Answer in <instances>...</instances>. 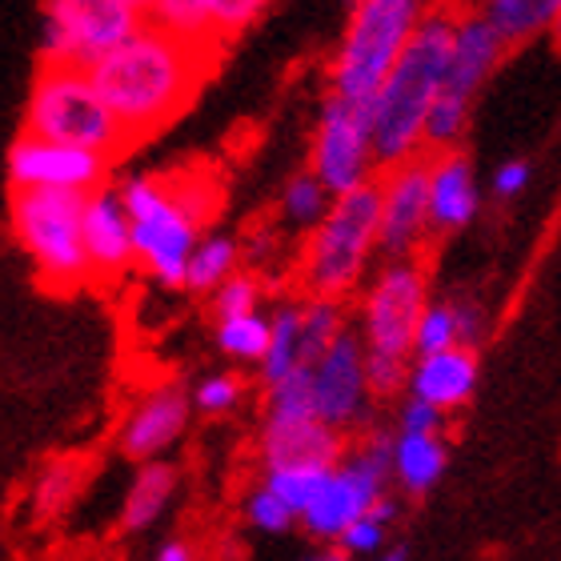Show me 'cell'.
<instances>
[{
  "label": "cell",
  "instance_id": "6da1fadb",
  "mask_svg": "<svg viewBox=\"0 0 561 561\" xmlns=\"http://www.w3.org/2000/svg\"><path fill=\"white\" fill-rule=\"evenodd\" d=\"M209 57L213 53H205V48H193L145 24L129 45H121L117 53L96 60L89 77H93L96 93L105 96V105L117 113L129 140L137 145L161 125H169L193 101L197 84L205 81Z\"/></svg>",
  "mask_w": 561,
  "mask_h": 561
},
{
  "label": "cell",
  "instance_id": "7a4b0ae2",
  "mask_svg": "<svg viewBox=\"0 0 561 561\" xmlns=\"http://www.w3.org/2000/svg\"><path fill=\"white\" fill-rule=\"evenodd\" d=\"M457 16L449 9H430L398 69L389 72L386 89L374 101V145L381 173L413 157H425V125L449 81L454 65Z\"/></svg>",
  "mask_w": 561,
  "mask_h": 561
},
{
  "label": "cell",
  "instance_id": "3957f363",
  "mask_svg": "<svg viewBox=\"0 0 561 561\" xmlns=\"http://www.w3.org/2000/svg\"><path fill=\"white\" fill-rule=\"evenodd\" d=\"M217 185L188 176H125L121 197L129 205L137 265L164 289H185L188 261L201 245V221H209Z\"/></svg>",
  "mask_w": 561,
  "mask_h": 561
},
{
  "label": "cell",
  "instance_id": "277c9868",
  "mask_svg": "<svg viewBox=\"0 0 561 561\" xmlns=\"http://www.w3.org/2000/svg\"><path fill=\"white\" fill-rule=\"evenodd\" d=\"M377 253H381V185L369 181L333 201V213L305 237L297 257L301 293L345 301L362 289Z\"/></svg>",
  "mask_w": 561,
  "mask_h": 561
},
{
  "label": "cell",
  "instance_id": "5b68a950",
  "mask_svg": "<svg viewBox=\"0 0 561 561\" xmlns=\"http://www.w3.org/2000/svg\"><path fill=\"white\" fill-rule=\"evenodd\" d=\"M425 12V0H353L350 24L329 65V93L374 105Z\"/></svg>",
  "mask_w": 561,
  "mask_h": 561
},
{
  "label": "cell",
  "instance_id": "8992f818",
  "mask_svg": "<svg viewBox=\"0 0 561 561\" xmlns=\"http://www.w3.org/2000/svg\"><path fill=\"white\" fill-rule=\"evenodd\" d=\"M24 133L101 152L108 161L133 145L117 113L96 93L89 69H72V65H41L24 105Z\"/></svg>",
  "mask_w": 561,
  "mask_h": 561
},
{
  "label": "cell",
  "instance_id": "52a82bcc",
  "mask_svg": "<svg viewBox=\"0 0 561 561\" xmlns=\"http://www.w3.org/2000/svg\"><path fill=\"white\" fill-rule=\"evenodd\" d=\"M84 193L9 188V229L45 289L69 293L93 280L84 253Z\"/></svg>",
  "mask_w": 561,
  "mask_h": 561
},
{
  "label": "cell",
  "instance_id": "ba28073f",
  "mask_svg": "<svg viewBox=\"0 0 561 561\" xmlns=\"http://www.w3.org/2000/svg\"><path fill=\"white\" fill-rule=\"evenodd\" d=\"M393 490V430H369L337 466L329 469L317 497L301 514L305 538L337 546L353 522H362Z\"/></svg>",
  "mask_w": 561,
  "mask_h": 561
},
{
  "label": "cell",
  "instance_id": "9c48e42d",
  "mask_svg": "<svg viewBox=\"0 0 561 561\" xmlns=\"http://www.w3.org/2000/svg\"><path fill=\"white\" fill-rule=\"evenodd\" d=\"M149 16L129 0H45L41 12V60L93 69L96 60L129 45Z\"/></svg>",
  "mask_w": 561,
  "mask_h": 561
},
{
  "label": "cell",
  "instance_id": "30bf717a",
  "mask_svg": "<svg viewBox=\"0 0 561 561\" xmlns=\"http://www.w3.org/2000/svg\"><path fill=\"white\" fill-rule=\"evenodd\" d=\"M425 305H430L425 265L417 257L386 261L357 301V333L365 341V353L413 362V337Z\"/></svg>",
  "mask_w": 561,
  "mask_h": 561
},
{
  "label": "cell",
  "instance_id": "8fae6325",
  "mask_svg": "<svg viewBox=\"0 0 561 561\" xmlns=\"http://www.w3.org/2000/svg\"><path fill=\"white\" fill-rule=\"evenodd\" d=\"M309 169L325 181L333 197L377 181L381 164L374 145V105L329 93L309 140Z\"/></svg>",
  "mask_w": 561,
  "mask_h": 561
},
{
  "label": "cell",
  "instance_id": "7c38bea8",
  "mask_svg": "<svg viewBox=\"0 0 561 561\" xmlns=\"http://www.w3.org/2000/svg\"><path fill=\"white\" fill-rule=\"evenodd\" d=\"M374 386L365 365V341L357 329H350L333 350L313 365V410L317 417L333 425L337 433H365L374 417Z\"/></svg>",
  "mask_w": 561,
  "mask_h": 561
},
{
  "label": "cell",
  "instance_id": "4fadbf2b",
  "mask_svg": "<svg viewBox=\"0 0 561 561\" xmlns=\"http://www.w3.org/2000/svg\"><path fill=\"white\" fill-rule=\"evenodd\" d=\"M4 169H9V188H45V193H84L89 197L96 188H105L108 157L21 133L9 145Z\"/></svg>",
  "mask_w": 561,
  "mask_h": 561
},
{
  "label": "cell",
  "instance_id": "5bb4252c",
  "mask_svg": "<svg viewBox=\"0 0 561 561\" xmlns=\"http://www.w3.org/2000/svg\"><path fill=\"white\" fill-rule=\"evenodd\" d=\"M381 185V257H417L433 237L430 221V152L405 164H393L377 176Z\"/></svg>",
  "mask_w": 561,
  "mask_h": 561
},
{
  "label": "cell",
  "instance_id": "9a60e30c",
  "mask_svg": "<svg viewBox=\"0 0 561 561\" xmlns=\"http://www.w3.org/2000/svg\"><path fill=\"white\" fill-rule=\"evenodd\" d=\"M193 413H197L193 410V389H185L181 381H161V386L145 389L121 421L117 449L137 466L161 461L185 437Z\"/></svg>",
  "mask_w": 561,
  "mask_h": 561
},
{
  "label": "cell",
  "instance_id": "2e32d148",
  "mask_svg": "<svg viewBox=\"0 0 561 561\" xmlns=\"http://www.w3.org/2000/svg\"><path fill=\"white\" fill-rule=\"evenodd\" d=\"M84 253L93 280H117L137 265V245H133L129 205L121 188H96L84 205Z\"/></svg>",
  "mask_w": 561,
  "mask_h": 561
},
{
  "label": "cell",
  "instance_id": "e0dca14e",
  "mask_svg": "<svg viewBox=\"0 0 561 561\" xmlns=\"http://www.w3.org/2000/svg\"><path fill=\"white\" fill-rule=\"evenodd\" d=\"M261 466H317L333 469L345 449V433H337L333 425L309 413V417H261Z\"/></svg>",
  "mask_w": 561,
  "mask_h": 561
},
{
  "label": "cell",
  "instance_id": "ac0fdd59",
  "mask_svg": "<svg viewBox=\"0 0 561 561\" xmlns=\"http://www.w3.org/2000/svg\"><path fill=\"white\" fill-rule=\"evenodd\" d=\"M481 205L473 161L461 149L430 152V221L433 233L449 237L473 225Z\"/></svg>",
  "mask_w": 561,
  "mask_h": 561
},
{
  "label": "cell",
  "instance_id": "d6986e66",
  "mask_svg": "<svg viewBox=\"0 0 561 561\" xmlns=\"http://www.w3.org/2000/svg\"><path fill=\"white\" fill-rule=\"evenodd\" d=\"M478 353L469 345H457V350L430 353V357H413L410 365V398L430 401L433 410H442L445 417L457 410H466L473 393H478Z\"/></svg>",
  "mask_w": 561,
  "mask_h": 561
},
{
  "label": "cell",
  "instance_id": "ffe728a7",
  "mask_svg": "<svg viewBox=\"0 0 561 561\" xmlns=\"http://www.w3.org/2000/svg\"><path fill=\"white\" fill-rule=\"evenodd\" d=\"M505 48L510 45L502 41V33H497L481 12H466V16H457L454 65H449L445 93L461 96V101H473V96L481 93V84L493 77V69L502 65Z\"/></svg>",
  "mask_w": 561,
  "mask_h": 561
},
{
  "label": "cell",
  "instance_id": "44dd1931",
  "mask_svg": "<svg viewBox=\"0 0 561 561\" xmlns=\"http://www.w3.org/2000/svg\"><path fill=\"white\" fill-rule=\"evenodd\" d=\"M181 473L169 461H145L133 473L125 502H121V534H145L169 514V505L176 497Z\"/></svg>",
  "mask_w": 561,
  "mask_h": 561
},
{
  "label": "cell",
  "instance_id": "7402d4cb",
  "mask_svg": "<svg viewBox=\"0 0 561 561\" xmlns=\"http://www.w3.org/2000/svg\"><path fill=\"white\" fill-rule=\"evenodd\" d=\"M449 466V445L442 433H398L393 430V485L410 497L437 490Z\"/></svg>",
  "mask_w": 561,
  "mask_h": 561
},
{
  "label": "cell",
  "instance_id": "603a6c76",
  "mask_svg": "<svg viewBox=\"0 0 561 561\" xmlns=\"http://www.w3.org/2000/svg\"><path fill=\"white\" fill-rule=\"evenodd\" d=\"M149 24L161 33L176 36L193 48L217 53V21H213V0H149Z\"/></svg>",
  "mask_w": 561,
  "mask_h": 561
},
{
  "label": "cell",
  "instance_id": "cb8c5ba5",
  "mask_svg": "<svg viewBox=\"0 0 561 561\" xmlns=\"http://www.w3.org/2000/svg\"><path fill=\"white\" fill-rule=\"evenodd\" d=\"M478 12L502 33L505 45H522L541 33H553L561 0H481Z\"/></svg>",
  "mask_w": 561,
  "mask_h": 561
},
{
  "label": "cell",
  "instance_id": "d4e9b609",
  "mask_svg": "<svg viewBox=\"0 0 561 561\" xmlns=\"http://www.w3.org/2000/svg\"><path fill=\"white\" fill-rule=\"evenodd\" d=\"M245 270V241H237L229 233H205L197 253L188 261L185 289L188 293H217L225 280H233Z\"/></svg>",
  "mask_w": 561,
  "mask_h": 561
},
{
  "label": "cell",
  "instance_id": "484cf974",
  "mask_svg": "<svg viewBox=\"0 0 561 561\" xmlns=\"http://www.w3.org/2000/svg\"><path fill=\"white\" fill-rule=\"evenodd\" d=\"M273 341V313H245V317H225V321H213V345L221 357L237 365H257L265 362Z\"/></svg>",
  "mask_w": 561,
  "mask_h": 561
},
{
  "label": "cell",
  "instance_id": "4316f807",
  "mask_svg": "<svg viewBox=\"0 0 561 561\" xmlns=\"http://www.w3.org/2000/svg\"><path fill=\"white\" fill-rule=\"evenodd\" d=\"M273 313V341H270V353H265V362H261V386L270 389L277 381L293 374V369H301V301H280Z\"/></svg>",
  "mask_w": 561,
  "mask_h": 561
},
{
  "label": "cell",
  "instance_id": "83f0119b",
  "mask_svg": "<svg viewBox=\"0 0 561 561\" xmlns=\"http://www.w3.org/2000/svg\"><path fill=\"white\" fill-rule=\"evenodd\" d=\"M333 193L313 169H305V173H293L289 185L280 188V221L289 225V229H301V233H313L317 225L325 221L329 213H333Z\"/></svg>",
  "mask_w": 561,
  "mask_h": 561
},
{
  "label": "cell",
  "instance_id": "f1b7e54d",
  "mask_svg": "<svg viewBox=\"0 0 561 561\" xmlns=\"http://www.w3.org/2000/svg\"><path fill=\"white\" fill-rule=\"evenodd\" d=\"M350 333V317L345 301H329V297H305L301 301V362L317 365L341 337Z\"/></svg>",
  "mask_w": 561,
  "mask_h": 561
},
{
  "label": "cell",
  "instance_id": "f546056e",
  "mask_svg": "<svg viewBox=\"0 0 561 561\" xmlns=\"http://www.w3.org/2000/svg\"><path fill=\"white\" fill-rule=\"evenodd\" d=\"M466 345L461 341V317H457L454 297L449 301H430L417 321V337H413V357H430V353H445Z\"/></svg>",
  "mask_w": 561,
  "mask_h": 561
},
{
  "label": "cell",
  "instance_id": "4dcf8cb0",
  "mask_svg": "<svg viewBox=\"0 0 561 561\" xmlns=\"http://www.w3.org/2000/svg\"><path fill=\"white\" fill-rule=\"evenodd\" d=\"M325 473L329 469H317V466H273L261 473V485H270L280 502L301 517L309 510V502L317 497V490H321Z\"/></svg>",
  "mask_w": 561,
  "mask_h": 561
},
{
  "label": "cell",
  "instance_id": "1f68e13d",
  "mask_svg": "<svg viewBox=\"0 0 561 561\" xmlns=\"http://www.w3.org/2000/svg\"><path fill=\"white\" fill-rule=\"evenodd\" d=\"M313 410V365L293 369L285 381L265 389V417H309Z\"/></svg>",
  "mask_w": 561,
  "mask_h": 561
},
{
  "label": "cell",
  "instance_id": "d6a6232c",
  "mask_svg": "<svg viewBox=\"0 0 561 561\" xmlns=\"http://www.w3.org/2000/svg\"><path fill=\"white\" fill-rule=\"evenodd\" d=\"M209 309H213V321L261 313V309H265V285H261L257 273L241 270L233 280H225L217 293H209Z\"/></svg>",
  "mask_w": 561,
  "mask_h": 561
},
{
  "label": "cell",
  "instance_id": "836d02e7",
  "mask_svg": "<svg viewBox=\"0 0 561 561\" xmlns=\"http://www.w3.org/2000/svg\"><path fill=\"white\" fill-rule=\"evenodd\" d=\"M81 473L84 466L81 461H72V457H65V461H53V466L36 478V490H33V505L36 514H57V510H65V505L72 502V493L81 490Z\"/></svg>",
  "mask_w": 561,
  "mask_h": 561
},
{
  "label": "cell",
  "instance_id": "e575fe53",
  "mask_svg": "<svg viewBox=\"0 0 561 561\" xmlns=\"http://www.w3.org/2000/svg\"><path fill=\"white\" fill-rule=\"evenodd\" d=\"M241 514H245V526L257 529V534H270V538H280V534H289L301 517L293 514L289 505L280 502L277 493L270 485H253L245 493V502H241Z\"/></svg>",
  "mask_w": 561,
  "mask_h": 561
},
{
  "label": "cell",
  "instance_id": "d590c367",
  "mask_svg": "<svg viewBox=\"0 0 561 561\" xmlns=\"http://www.w3.org/2000/svg\"><path fill=\"white\" fill-rule=\"evenodd\" d=\"M245 401V377L241 374H209L193 386V410L205 417H229Z\"/></svg>",
  "mask_w": 561,
  "mask_h": 561
},
{
  "label": "cell",
  "instance_id": "8d00e7d4",
  "mask_svg": "<svg viewBox=\"0 0 561 561\" xmlns=\"http://www.w3.org/2000/svg\"><path fill=\"white\" fill-rule=\"evenodd\" d=\"M337 546L357 561H377L389 550V522L369 510L362 522H353V526L345 529V538H341Z\"/></svg>",
  "mask_w": 561,
  "mask_h": 561
},
{
  "label": "cell",
  "instance_id": "74e56055",
  "mask_svg": "<svg viewBox=\"0 0 561 561\" xmlns=\"http://www.w3.org/2000/svg\"><path fill=\"white\" fill-rule=\"evenodd\" d=\"M270 9V0H213V21H217V41H233Z\"/></svg>",
  "mask_w": 561,
  "mask_h": 561
},
{
  "label": "cell",
  "instance_id": "f35d334b",
  "mask_svg": "<svg viewBox=\"0 0 561 561\" xmlns=\"http://www.w3.org/2000/svg\"><path fill=\"white\" fill-rule=\"evenodd\" d=\"M398 433H442L445 430V413L442 410H433L430 401H421V398H410L405 393V401L398 405Z\"/></svg>",
  "mask_w": 561,
  "mask_h": 561
},
{
  "label": "cell",
  "instance_id": "ab89813d",
  "mask_svg": "<svg viewBox=\"0 0 561 561\" xmlns=\"http://www.w3.org/2000/svg\"><path fill=\"white\" fill-rule=\"evenodd\" d=\"M534 181V164L522 161V157H510L493 169V197L497 201H517Z\"/></svg>",
  "mask_w": 561,
  "mask_h": 561
},
{
  "label": "cell",
  "instance_id": "60d3db41",
  "mask_svg": "<svg viewBox=\"0 0 561 561\" xmlns=\"http://www.w3.org/2000/svg\"><path fill=\"white\" fill-rule=\"evenodd\" d=\"M454 305H457V317H461V341L473 350V345L485 337L490 313H485V309H481V301H473V297H454Z\"/></svg>",
  "mask_w": 561,
  "mask_h": 561
},
{
  "label": "cell",
  "instance_id": "b9f144b4",
  "mask_svg": "<svg viewBox=\"0 0 561 561\" xmlns=\"http://www.w3.org/2000/svg\"><path fill=\"white\" fill-rule=\"evenodd\" d=\"M152 561H197V550H193V541H185V538H169L157 546Z\"/></svg>",
  "mask_w": 561,
  "mask_h": 561
},
{
  "label": "cell",
  "instance_id": "7bdbcfd3",
  "mask_svg": "<svg viewBox=\"0 0 561 561\" xmlns=\"http://www.w3.org/2000/svg\"><path fill=\"white\" fill-rule=\"evenodd\" d=\"M301 561H357V558H350V553L341 550V546H321V550L305 553Z\"/></svg>",
  "mask_w": 561,
  "mask_h": 561
},
{
  "label": "cell",
  "instance_id": "ee69618b",
  "mask_svg": "<svg viewBox=\"0 0 561 561\" xmlns=\"http://www.w3.org/2000/svg\"><path fill=\"white\" fill-rule=\"evenodd\" d=\"M377 561H410V550H405V546H389Z\"/></svg>",
  "mask_w": 561,
  "mask_h": 561
},
{
  "label": "cell",
  "instance_id": "f6af8a7d",
  "mask_svg": "<svg viewBox=\"0 0 561 561\" xmlns=\"http://www.w3.org/2000/svg\"><path fill=\"white\" fill-rule=\"evenodd\" d=\"M550 41H553V48H558V57H561V16H558V24H553Z\"/></svg>",
  "mask_w": 561,
  "mask_h": 561
},
{
  "label": "cell",
  "instance_id": "bcb514c9",
  "mask_svg": "<svg viewBox=\"0 0 561 561\" xmlns=\"http://www.w3.org/2000/svg\"><path fill=\"white\" fill-rule=\"evenodd\" d=\"M129 4H137L140 12H149V0H129Z\"/></svg>",
  "mask_w": 561,
  "mask_h": 561
}]
</instances>
